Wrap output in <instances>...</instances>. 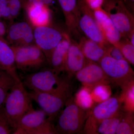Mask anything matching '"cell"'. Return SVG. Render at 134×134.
<instances>
[{
	"instance_id": "6da1fadb",
	"label": "cell",
	"mask_w": 134,
	"mask_h": 134,
	"mask_svg": "<svg viewBox=\"0 0 134 134\" xmlns=\"http://www.w3.org/2000/svg\"><path fill=\"white\" fill-rule=\"evenodd\" d=\"M52 68H44L25 76L23 82L31 91L51 93L72 92L70 78Z\"/></svg>"
},
{
	"instance_id": "7a4b0ae2",
	"label": "cell",
	"mask_w": 134,
	"mask_h": 134,
	"mask_svg": "<svg viewBox=\"0 0 134 134\" xmlns=\"http://www.w3.org/2000/svg\"><path fill=\"white\" fill-rule=\"evenodd\" d=\"M31 100L23 82H16L8 94L4 105L5 114L13 132L22 117L33 107Z\"/></svg>"
},
{
	"instance_id": "3957f363",
	"label": "cell",
	"mask_w": 134,
	"mask_h": 134,
	"mask_svg": "<svg viewBox=\"0 0 134 134\" xmlns=\"http://www.w3.org/2000/svg\"><path fill=\"white\" fill-rule=\"evenodd\" d=\"M64 107L56 125H54L55 134H72L81 132L89 110L81 108L72 97L68 99Z\"/></svg>"
},
{
	"instance_id": "277c9868",
	"label": "cell",
	"mask_w": 134,
	"mask_h": 134,
	"mask_svg": "<svg viewBox=\"0 0 134 134\" xmlns=\"http://www.w3.org/2000/svg\"><path fill=\"white\" fill-rule=\"evenodd\" d=\"M53 121L42 109L32 107L21 118L12 134H55Z\"/></svg>"
},
{
	"instance_id": "5b68a950",
	"label": "cell",
	"mask_w": 134,
	"mask_h": 134,
	"mask_svg": "<svg viewBox=\"0 0 134 134\" xmlns=\"http://www.w3.org/2000/svg\"><path fill=\"white\" fill-rule=\"evenodd\" d=\"M123 98L120 96L110 97L108 99L94 105L89 110L84 125L85 134H97V128L103 120L113 115L121 109Z\"/></svg>"
},
{
	"instance_id": "8992f818",
	"label": "cell",
	"mask_w": 134,
	"mask_h": 134,
	"mask_svg": "<svg viewBox=\"0 0 134 134\" xmlns=\"http://www.w3.org/2000/svg\"><path fill=\"white\" fill-rule=\"evenodd\" d=\"M14 54L17 70L23 72H35L48 63L43 51L36 44L11 46Z\"/></svg>"
},
{
	"instance_id": "52a82bcc",
	"label": "cell",
	"mask_w": 134,
	"mask_h": 134,
	"mask_svg": "<svg viewBox=\"0 0 134 134\" xmlns=\"http://www.w3.org/2000/svg\"><path fill=\"white\" fill-rule=\"evenodd\" d=\"M123 38H128L134 31V19L121 0H104L103 7Z\"/></svg>"
},
{
	"instance_id": "ba28073f",
	"label": "cell",
	"mask_w": 134,
	"mask_h": 134,
	"mask_svg": "<svg viewBox=\"0 0 134 134\" xmlns=\"http://www.w3.org/2000/svg\"><path fill=\"white\" fill-rule=\"evenodd\" d=\"M110 83L122 87L134 80V71L126 60H117L105 55L98 63Z\"/></svg>"
},
{
	"instance_id": "9c48e42d",
	"label": "cell",
	"mask_w": 134,
	"mask_h": 134,
	"mask_svg": "<svg viewBox=\"0 0 134 134\" xmlns=\"http://www.w3.org/2000/svg\"><path fill=\"white\" fill-rule=\"evenodd\" d=\"M77 26L87 38L106 46L109 43L106 39L93 14V11L84 0H77Z\"/></svg>"
},
{
	"instance_id": "30bf717a",
	"label": "cell",
	"mask_w": 134,
	"mask_h": 134,
	"mask_svg": "<svg viewBox=\"0 0 134 134\" xmlns=\"http://www.w3.org/2000/svg\"><path fill=\"white\" fill-rule=\"evenodd\" d=\"M28 93L31 99L37 103L48 117L54 120L71 97L72 92L51 93L31 91Z\"/></svg>"
},
{
	"instance_id": "8fae6325",
	"label": "cell",
	"mask_w": 134,
	"mask_h": 134,
	"mask_svg": "<svg viewBox=\"0 0 134 134\" xmlns=\"http://www.w3.org/2000/svg\"><path fill=\"white\" fill-rule=\"evenodd\" d=\"M66 33L50 25L34 28V43L43 51L47 62L53 50Z\"/></svg>"
},
{
	"instance_id": "7c38bea8",
	"label": "cell",
	"mask_w": 134,
	"mask_h": 134,
	"mask_svg": "<svg viewBox=\"0 0 134 134\" xmlns=\"http://www.w3.org/2000/svg\"><path fill=\"white\" fill-rule=\"evenodd\" d=\"M75 75L83 86L91 90L98 85L110 83L98 63L89 60L81 69L75 74Z\"/></svg>"
},
{
	"instance_id": "4fadbf2b",
	"label": "cell",
	"mask_w": 134,
	"mask_h": 134,
	"mask_svg": "<svg viewBox=\"0 0 134 134\" xmlns=\"http://www.w3.org/2000/svg\"><path fill=\"white\" fill-rule=\"evenodd\" d=\"M32 27L29 23L25 22L11 23L7 31L8 42L15 46L35 44Z\"/></svg>"
},
{
	"instance_id": "5bb4252c",
	"label": "cell",
	"mask_w": 134,
	"mask_h": 134,
	"mask_svg": "<svg viewBox=\"0 0 134 134\" xmlns=\"http://www.w3.org/2000/svg\"><path fill=\"white\" fill-rule=\"evenodd\" d=\"M93 11L94 16L106 39L108 43L118 46L123 37L108 15L102 8Z\"/></svg>"
},
{
	"instance_id": "9a60e30c",
	"label": "cell",
	"mask_w": 134,
	"mask_h": 134,
	"mask_svg": "<svg viewBox=\"0 0 134 134\" xmlns=\"http://www.w3.org/2000/svg\"><path fill=\"white\" fill-rule=\"evenodd\" d=\"M88 60L83 53L79 44L71 40L65 62L64 72L71 78L85 65Z\"/></svg>"
},
{
	"instance_id": "2e32d148",
	"label": "cell",
	"mask_w": 134,
	"mask_h": 134,
	"mask_svg": "<svg viewBox=\"0 0 134 134\" xmlns=\"http://www.w3.org/2000/svg\"><path fill=\"white\" fill-rule=\"evenodd\" d=\"M23 8L25 10L29 23L34 28L50 25L52 17L48 6L30 4Z\"/></svg>"
},
{
	"instance_id": "e0dca14e",
	"label": "cell",
	"mask_w": 134,
	"mask_h": 134,
	"mask_svg": "<svg viewBox=\"0 0 134 134\" xmlns=\"http://www.w3.org/2000/svg\"><path fill=\"white\" fill-rule=\"evenodd\" d=\"M0 68L11 75L16 81H21L18 74L12 46L3 37H0Z\"/></svg>"
},
{
	"instance_id": "ac0fdd59",
	"label": "cell",
	"mask_w": 134,
	"mask_h": 134,
	"mask_svg": "<svg viewBox=\"0 0 134 134\" xmlns=\"http://www.w3.org/2000/svg\"><path fill=\"white\" fill-rule=\"evenodd\" d=\"M71 42L69 36L66 34L51 54L48 62L50 67L58 72H64L65 62Z\"/></svg>"
},
{
	"instance_id": "d6986e66",
	"label": "cell",
	"mask_w": 134,
	"mask_h": 134,
	"mask_svg": "<svg viewBox=\"0 0 134 134\" xmlns=\"http://www.w3.org/2000/svg\"><path fill=\"white\" fill-rule=\"evenodd\" d=\"M79 44L83 53L87 59L98 63L106 55L105 47L86 38H83Z\"/></svg>"
},
{
	"instance_id": "ffe728a7",
	"label": "cell",
	"mask_w": 134,
	"mask_h": 134,
	"mask_svg": "<svg viewBox=\"0 0 134 134\" xmlns=\"http://www.w3.org/2000/svg\"><path fill=\"white\" fill-rule=\"evenodd\" d=\"M58 1L63 12L68 31L69 34H73L78 28L77 16V0Z\"/></svg>"
},
{
	"instance_id": "44dd1931",
	"label": "cell",
	"mask_w": 134,
	"mask_h": 134,
	"mask_svg": "<svg viewBox=\"0 0 134 134\" xmlns=\"http://www.w3.org/2000/svg\"><path fill=\"white\" fill-rule=\"evenodd\" d=\"M125 113L120 109L113 115L103 120L97 127V134L116 133L117 127L122 120Z\"/></svg>"
},
{
	"instance_id": "7402d4cb",
	"label": "cell",
	"mask_w": 134,
	"mask_h": 134,
	"mask_svg": "<svg viewBox=\"0 0 134 134\" xmlns=\"http://www.w3.org/2000/svg\"><path fill=\"white\" fill-rule=\"evenodd\" d=\"M91 91L88 88L83 86L73 97L75 103L84 110H90L94 105Z\"/></svg>"
},
{
	"instance_id": "603a6c76",
	"label": "cell",
	"mask_w": 134,
	"mask_h": 134,
	"mask_svg": "<svg viewBox=\"0 0 134 134\" xmlns=\"http://www.w3.org/2000/svg\"><path fill=\"white\" fill-rule=\"evenodd\" d=\"M134 80L121 87V94L123 97L124 110L129 112L134 113Z\"/></svg>"
},
{
	"instance_id": "cb8c5ba5",
	"label": "cell",
	"mask_w": 134,
	"mask_h": 134,
	"mask_svg": "<svg viewBox=\"0 0 134 134\" xmlns=\"http://www.w3.org/2000/svg\"><path fill=\"white\" fill-rule=\"evenodd\" d=\"M91 94L95 103H99L104 101L111 97V88L109 84H101L92 89Z\"/></svg>"
},
{
	"instance_id": "d4e9b609",
	"label": "cell",
	"mask_w": 134,
	"mask_h": 134,
	"mask_svg": "<svg viewBox=\"0 0 134 134\" xmlns=\"http://www.w3.org/2000/svg\"><path fill=\"white\" fill-rule=\"evenodd\" d=\"M134 121L133 113L125 111L121 121L116 130L117 134H133Z\"/></svg>"
},
{
	"instance_id": "484cf974",
	"label": "cell",
	"mask_w": 134,
	"mask_h": 134,
	"mask_svg": "<svg viewBox=\"0 0 134 134\" xmlns=\"http://www.w3.org/2000/svg\"><path fill=\"white\" fill-rule=\"evenodd\" d=\"M122 39L118 46L121 51L124 58L130 64H134V46L130 42L128 39Z\"/></svg>"
},
{
	"instance_id": "4316f807",
	"label": "cell",
	"mask_w": 134,
	"mask_h": 134,
	"mask_svg": "<svg viewBox=\"0 0 134 134\" xmlns=\"http://www.w3.org/2000/svg\"><path fill=\"white\" fill-rule=\"evenodd\" d=\"M16 82L12 77L0 82V107L4 105L8 94Z\"/></svg>"
},
{
	"instance_id": "83f0119b",
	"label": "cell",
	"mask_w": 134,
	"mask_h": 134,
	"mask_svg": "<svg viewBox=\"0 0 134 134\" xmlns=\"http://www.w3.org/2000/svg\"><path fill=\"white\" fill-rule=\"evenodd\" d=\"M13 129L10 126L4 110V105L0 107V134L12 133Z\"/></svg>"
},
{
	"instance_id": "f1b7e54d",
	"label": "cell",
	"mask_w": 134,
	"mask_h": 134,
	"mask_svg": "<svg viewBox=\"0 0 134 134\" xmlns=\"http://www.w3.org/2000/svg\"><path fill=\"white\" fill-rule=\"evenodd\" d=\"M105 48L106 55L115 59L126 60L120 48L117 46L109 43Z\"/></svg>"
},
{
	"instance_id": "f546056e",
	"label": "cell",
	"mask_w": 134,
	"mask_h": 134,
	"mask_svg": "<svg viewBox=\"0 0 134 134\" xmlns=\"http://www.w3.org/2000/svg\"><path fill=\"white\" fill-rule=\"evenodd\" d=\"M10 10V19H13L18 16L22 8V0H8Z\"/></svg>"
},
{
	"instance_id": "4dcf8cb0",
	"label": "cell",
	"mask_w": 134,
	"mask_h": 134,
	"mask_svg": "<svg viewBox=\"0 0 134 134\" xmlns=\"http://www.w3.org/2000/svg\"><path fill=\"white\" fill-rule=\"evenodd\" d=\"M0 12L2 18L10 21V10L8 0H0Z\"/></svg>"
},
{
	"instance_id": "1f68e13d",
	"label": "cell",
	"mask_w": 134,
	"mask_h": 134,
	"mask_svg": "<svg viewBox=\"0 0 134 134\" xmlns=\"http://www.w3.org/2000/svg\"><path fill=\"white\" fill-rule=\"evenodd\" d=\"M22 8L30 4L46 5L49 7L52 5L53 0H22Z\"/></svg>"
},
{
	"instance_id": "d6a6232c",
	"label": "cell",
	"mask_w": 134,
	"mask_h": 134,
	"mask_svg": "<svg viewBox=\"0 0 134 134\" xmlns=\"http://www.w3.org/2000/svg\"><path fill=\"white\" fill-rule=\"evenodd\" d=\"M86 5L92 10L102 8L104 0H84Z\"/></svg>"
},
{
	"instance_id": "836d02e7",
	"label": "cell",
	"mask_w": 134,
	"mask_h": 134,
	"mask_svg": "<svg viewBox=\"0 0 134 134\" xmlns=\"http://www.w3.org/2000/svg\"><path fill=\"white\" fill-rule=\"evenodd\" d=\"M11 77H12L11 75H10L6 70L0 68V82L5 81Z\"/></svg>"
},
{
	"instance_id": "e575fe53",
	"label": "cell",
	"mask_w": 134,
	"mask_h": 134,
	"mask_svg": "<svg viewBox=\"0 0 134 134\" xmlns=\"http://www.w3.org/2000/svg\"><path fill=\"white\" fill-rule=\"evenodd\" d=\"M7 28L4 22L0 20V37H3L7 32Z\"/></svg>"
},
{
	"instance_id": "d590c367",
	"label": "cell",
	"mask_w": 134,
	"mask_h": 134,
	"mask_svg": "<svg viewBox=\"0 0 134 134\" xmlns=\"http://www.w3.org/2000/svg\"><path fill=\"white\" fill-rule=\"evenodd\" d=\"M129 1H130L132 2H134V0H129Z\"/></svg>"
},
{
	"instance_id": "8d00e7d4",
	"label": "cell",
	"mask_w": 134,
	"mask_h": 134,
	"mask_svg": "<svg viewBox=\"0 0 134 134\" xmlns=\"http://www.w3.org/2000/svg\"><path fill=\"white\" fill-rule=\"evenodd\" d=\"M2 18V17L1 14V12H0V18Z\"/></svg>"
}]
</instances>
